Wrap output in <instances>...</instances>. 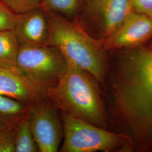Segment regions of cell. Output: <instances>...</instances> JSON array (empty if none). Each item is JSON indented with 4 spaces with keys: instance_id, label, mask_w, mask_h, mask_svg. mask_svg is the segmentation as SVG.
I'll return each mask as SVG.
<instances>
[{
    "instance_id": "6da1fadb",
    "label": "cell",
    "mask_w": 152,
    "mask_h": 152,
    "mask_svg": "<svg viewBox=\"0 0 152 152\" xmlns=\"http://www.w3.org/2000/svg\"><path fill=\"white\" fill-rule=\"evenodd\" d=\"M45 11L49 20V44L60 51L68 64L102 81L105 65L101 39L92 37L75 19L70 20L54 12Z\"/></svg>"
},
{
    "instance_id": "7a4b0ae2",
    "label": "cell",
    "mask_w": 152,
    "mask_h": 152,
    "mask_svg": "<svg viewBox=\"0 0 152 152\" xmlns=\"http://www.w3.org/2000/svg\"><path fill=\"white\" fill-rule=\"evenodd\" d=\"M88 73L68 63L56 83L49 88L46 96L61 113L103 127L105 114L97 87Z\"/></svg>"
},
{
    "instance_id": "3957f363",
    "label": "cell",
    "mask_w": 152,
    "mask_h": 152,
    "mask_svg": "<svg viewBox=\"0 0 152 152\" xmlns=\"http://www.w3.org/2000/svg\"><path fill=\"white\" fill-rule=\"evenodd\" d=\"M17 66L29 81L46 94L64 73L68 63L60 51L51 44L20 45Z\"/></svg>"
},
{
    "instance_id": "277c9868",
    "label": "cell",
    "mask_w": 152,
    "mask_h": 152,
    "mask_svg": "<svg viewBox=\"0 0 152 152\" xmlns=\"http://www.w3.org/2000/svg\"><path fill=\"white\" fill-rule=\"evenodd\" d=\"M63 152L109 151L122 146L126 136L105 130L85 120L61 113Z\"/></svg>"
},
{
    "instance_id": "5b68a950",
    "label": "cell",
    "mask_w": 152,
    "mask_h": 152,
    "mask_svg": "<svg viewBox=\"0 0 152 152\" xmlns=\"http://www.w3.org/2000/svg\"><path fill=\"white\" fill-rule=\"evenodd\" d=\"M129 81L123 102L131 112L152 113V51L142 50L131 58Z\"/></svg>"
},
{
    "instance_id": "8992f818",
    "label": "cell",
    "mask_w": 152,
    "mask_h": 152,
    "mask_svg": "<svg viewBox=\"0 0 152 152\" xmlns=\"http://www.w3.org/2000/svg\"><path fill=\"white\" fill-rule=\"evenodd\" d=\"M28 117L39 152H58L64 131L56 108L41 100L31 105Z\"/></svg>"
},
{
    "instance_id": "52a82bcc",
    "label": "cell",
    "mask_w": 152,
    "mask_h": 152,
    "mask_svg": "<svg viewBox=\"0 0 152 152\" xmlns=\"http://www.w3.org/2000/svg\"><path fill=\"white\" fill-rule=\"evenodd\" d=\"M132 11L131 0H87L75 19L95 26L103 39L113 32Z\"/></svg>"
},
{
    "instance_id": "ba28073f",
    "label": "cell",
    "mask_w": 152,
    "mask_h": 152,
    "mask_svg": "<svg viewBox=\"0 0 152 152\" xmlns=\"http://www.w3.org/2000/svg\"><path fill=\"white\" fill-rule=\"evenodd\" d=\"M152 36V19L133 10L113 32L101 41L105 50H110L136 46Z\"/></svg>"
},
{
    "instance_id": "9c48e42d",
    "label": "cell",
    "mask_w": 152,
    "mask_h": 152,
    "mask_svg": "<svg viewBox=\"0 0 152 152\" xmlns=\"http://www.w3.org/2000/svg\"><path fill=\"white\" fill-rule=\"evenodd\" d=\"M14 31L19 44L23 46H42L49 44V20L42 7L17 14Z\"/></svg>"
},
{
    "instance_id": "30bf717a",
    "label": "cell",
    "mask_w": 152,
    "mask_h": 152,
    "mask_svg": "<svg viewBox=\"0 0 152 152\" xmlns=\"http://www.w3.org/2000/svg\"><path fill=\"white\" fill-rule=\"evenodd\" d=\"M0 95L32 104L43 100L46 94L18 71L0 67Z\"/></svg>"
},
{
    "instance_id": "8fae6325",
    "label": "cell",
    "mask_w": 152,
    "mask_h": 152,
    "mask_svg": "<svg viewBox=\"0 0 152 152\" xmlns=\"http://www.w3.org/2000/svg\"><path fill=\"white\" fill-rule=\"evenodd\" d=\"M31 105L0 95V131L15 129L29 113Z\"/></svg>"
},
{
    "instance_id": "7c38bea8",
    "label": "cell",
    "mask_w": 152,
    "mask_h": 152,
    "mask_svg": "<svg viewBox=\"0 0 152 152\" xmlns=\"http://www.w3.org/2000/svg\"><path fill=\"white\" fill-rule=\"evenodd\" d=\"M19 46L14 30L0 31V67L19 72L17 66Z\"/></svg>"
},
{
    "instance_id": "4fadbf2b",
    "label": "cell",
    "mask_w": 152,
    "mask_h": 152,
    "mask_svg": "<svg viewBox=\"0 0 152 152\" xmlns=\"http://www.w3.org/2000/svg\"><path fill=\"white\" fill-rule=\"evenodd\" d=\"M87 0H42L41 7L73 20L80 15Z\"/></svg>"
},
{
    "instance_id": "5bb4252c",
    "label": "cell",
    "mask_w": 152,
    "mask_h": 152,
    "mask_svg": "<svg viewBox=\"0 0 152 152\" xmlns=\"http://www.w3.org/2000/svg\"><path fill=\"white\" fill-rule=\"evenodd\" d=\"M28 114L16 127L15 135V152H39L31 129Z\"/></svg>"
},
{
    "instance_id": "9a60e30c",
    "label": "cell",
    "mask_w": 152,
    "mask_h": 152,
    "mask_svg": "<svg viewBox=\"0 0 152 152\" xmlns=\"http://www.w3.org/2000/svg\"><path fill=\"white\" fill-rule=\"evenodd\" d=\"M17 14L2 1L0 0V31L14 30Z\"/></svg>"
},
{
    "instance_id": "2e32d148",
    "label": "cell",
    "mask_w": 152,
    "mask_h": 152,
    "mask_svg": "<svg viewBox=\"0 0 152 152\" xmlns=\"http://www.w3.org/2000/svg\"><path fill=\"white\" fill-rule=\"evenodd\" d=\"M16 14L41 7L42 0H2Z\"/></svg>"
},
{
    "instance_id": "e0dca14e",
    "label": "cell",
    "mask_w": 152,
    "mask_h": 152,
    "mask_svg": "<svg viewBox=\"0 0 152 152\" xmlns=\"http://www.w3.org/2000/svg\"><path fill=\"white\" fill-rule=\"evenodd\" d=\"M16 129L12 130L0 131V152H15Z\"/></svg>"
},
{
    "instance_id": "ac0fdd59",
    "label": "cell",
    "mask_w": 152,
    "mask_h": 152,
    "mask_svg": "<svg viewBox=\"0 0 152 152\" xmlns=\"http://www.w3.org/2000/svg\"><path fill=\"white\" fill-rule=\"evenodd\" d=\"M134 11L141 12L152 19V0H131Z\"/></svg>"
}]
</instances>
